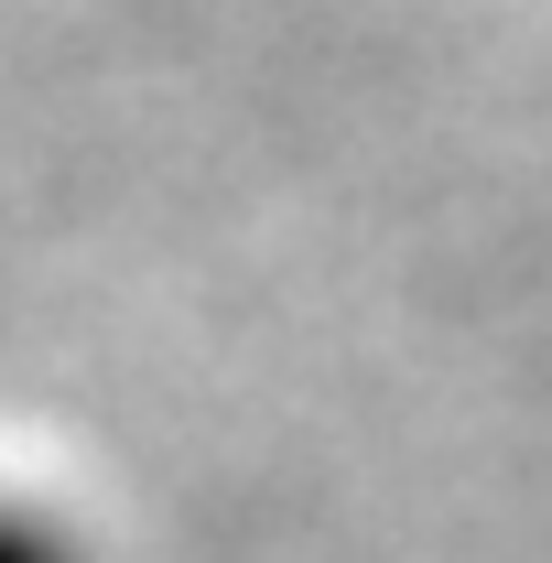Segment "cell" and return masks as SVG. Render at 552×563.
I'll return each mask as SVG.
<instances>
[{"label": "cell", "instance_id": "cell-1", "mask_svg": "<svg viewBox=\"0 0 552 563\" xmlns=\"http://www.w3.org/2000/svg\"><path fill=\"white\" fill-rule=\"evenodd\" d=\"M0 563H98V553H87V531H76L66 509L0 488Z\"/></svg>", "mask_w": 552, "mask_h": 563}]
</instances>
